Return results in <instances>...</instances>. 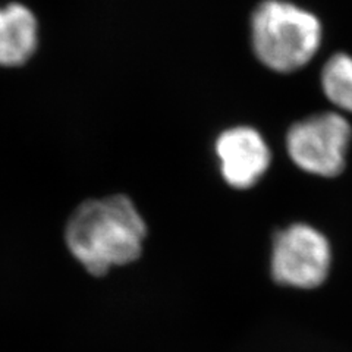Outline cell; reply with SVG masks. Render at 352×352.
Here are the masks:
<instances>
[{
	"label": "cell",
	"instance_id": "8992f818",
	"mask_svg": "<svg viewBox=\"0 0 352 352\" xmlns=\"http://www.w3.org/2000/svg\"><path fill=\"white\" fill-rule=\"evenodd\" d=\"M38 25L34 14L21 3L0 8V66H19L36 52Z\"/></svg>",
	"mask_w": 352,
	"mask_h": 352
},
{
	"label": "cell",
	"instance_id": "3957f363",
	"mask_svg": "<svg viewBox=\"0 0 352 352\" xmlns=\"http://www.w3.org/2000/svg\"><path fill=\"white\" fill-rule=\"evenodd\" d=\"M352 125L338 110L295 122L286 134V151L296 168L318 178H336L346 169Z\"/></svg>",
	"mask_w": 352,
	"mask_h": 352
},
{
	"label": "cell",
	"instance_id": "52a82bcc",
	"mask_svg": "<svg viewBox=\"0 0 352 352\" xmlns=\"http://www.w3.org/2000/svg\"><path fill=\"white\" fill-rule=\"evenodd\" d=\"M320 85L338 112L352 115V54L339 52L330 56L322 68Z\"/></svg>",
	"mask_w": 352,
	"mask_h": 352
},
{
	"label": "cell",
	"instance_id": "7a4b0ae2",
	"mask_svg": "<svg viewBox=\"0 0 352 352\" xmlns=\"http://www.w3.org/2000/svg\"><path fill=\"white\" fill-rule=\"evenodd\" d=\"M322 40L320 19L288 0H264L252 12V50L274 72L289 74L304 68L317 54Z\"/></svg>",
	"mask_w": 352,
	"mask_h": 352
},
{
	"label": "cell",
	"instance_id": "277c9868",
	"mask_svg": "<svg viewBox=\"0 0 352 352\" xmlns=\"http://www.w3.org/2000/svg\"><path fill=\"white\" fill-rule=\"evenodd\" d=\"M332 261L330 241L313 225L294 223L274 236L272 274L282 286L316 289L327 280Z\"/></svg>",
	"mask_w": 352,
	"mask_h": 352
},
{
	"label": "cell",
	"instance_id": "6da1fadb",
	"mask_svg": "<svg viewBox=\"0 0 352 352\" xmlns=\"http://www.w3.org/2000/svg\"><path fill=\"white\" fill-rule=\"evenodd\" d=\"M146 235V222L135 204L119 194L76 207L65 230L71 254L93 276L135 261Z\"/></svg>",
	"mask_w": 352,
	"mask_h": 352
},
{
	"label": "cell",
	"instance_id": "5b68a950",
	"mask_svg": "<svg viewBox=\"0 0 352 352\" xmlns=\"http://www.w3.org/2000/svg\"><path fill=\"white\" fill-rule=\"evenodd\" d=\"M216 154L225 181L236 190L254 186L272 162V151L266 141L251 126L223 131L216 140Z\"/></svg>",
	"mask_w": 352,
	"mask_h": 352
}]
</instances>
